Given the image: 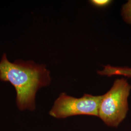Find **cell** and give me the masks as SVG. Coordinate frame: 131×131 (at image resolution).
Listing matches in <instances>:
<instances>
[{
	"instance_id": "6da1fadb",
	"label": "cell",
	"mask_w": 131,
	"mask_h": 131,
	"mask_svg": "<svg viewBox=\"0 0 131 131\" xmlns=\"http://www.w3.org/2000/svg\"><path fill=\"white\" fill-rule=\"evenodd\" d=\"M0 80L14 86L19 109L33 111L36 108V95L40 89L50 84V71L44 64L32 60H16L10 62L6 53L0 61Z\"/></svg>"
},
{
	"instance_id": "7a4b0ae2",
	"label": "cell",
	"mask_w": 131,
	"mask_h": 131,
	"mask_svg": "<svg viewBox=\"0 0 131 131\" xmlns=\"http://www.w3.org/2000/svg\"><path fill=\"white\" fill-rule=\"evenodd\" d=\"M131 85L127 79L116 80L99 104L98 117L108 127L117 128L126 117Z\"/></svg>"
},
{
	"instance_id": "3957f363",
	"label": "cell",
	"mask_w": 131,
	"mask_h": 131,
	"mask_svg": "<svg viewBox=\"0 0 131 131\" xmlns=\"http://www.w3.org/2000/svg\"><path fill=\"white\" fill-rule=\"evenodd\" d=\"M102 97V95L84 94L82 97L75 98L62 92L55 101L49 114L58 119L76 116L98 117Z\"/></svg>"
},
{
	"instance_id": "277c9868",
	"label": "cell",
	"mask_w": 131,
	"mask_h": 131,
	"mask_svg": "<svg viewBox=\"0 0 131 131\" xmlns=\"http://www.w3.org/2000/svg\"><path fill=\"white\" fill-rule=\"evenodd\" d=\"M97 73L99 75L108 77L115 75H122L131 78V68L114 67L107 65L104 66L103 70L97 71Z\"/></svg>"
},
{
	"instance_id": "5b68a950",
	"label": "cell",
	"mask_w": 131,
	"mask_h": 131,
	"mask_svg": "<svg viewBox=\"0 0 131 131\" xmlns=\"http://www.w3.org/2000/svg\"><path fill=\"white\" fill-rule=\"evenodd\" d=\"M121 14L124 21L131 24V0L128 1L126 4L122 5Z\"/></svg>"
},
{
	"instance_id": "8992f818",
	"label": "cell",
	"mask_w": 131,
	"mask_h": 131,
	"mask_svg": "<svg viewBox=\"0 0 131 131\" xmlns=\"http://www.w3.org/2000/svg\"><path fill=\"white\" fill-rule=\"evenodd\" d=\"M112 2V1L110 0H91L90 1L92 5L97 7H106Z\"/></svg>"
}]
</instances>
